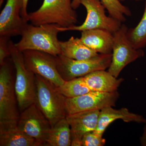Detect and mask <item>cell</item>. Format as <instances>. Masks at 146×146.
Here are the masks:
<instances>
[{
	"mask_svg": "<svg viewBox=\"0 0 146 146\" xmlns=\"http://www.w3.org/2000/svg\"><path fill=\"white\" fill-rule=\"evenodd\" d=\"M29 0H23V7L21 12V16L26 22H29V13H27V8Z\"/></svg>",
	"mask_w": 146,
	"mask_h": 146,
	"instance_id": "d4e9b609",
	"label": "cell"
},
{
	"mask_svg": "<svg viewBox=\"0 0 146 146\" xmlns=\"http://www.w3.org/2000/svg\"><path fill=\"white\" fill-rule=\"evenodd\" d=\"M128 39L133 48L140 49L146 46V0L141 21L135 27L128 29Z\"/></svg>",
	"mask_w": 146,
	"mask_h": 146,
	"instance_id": "44dd1931",
	"label": "cell"
},
{
	"mask_svg": "<svg viewBox=\"0 0 146 146\" xmlns=\"http://www.w3.org/2000/svg\"><path fill=\"white\" fill-rule=\"evenodd\" d=\"M32 25L40 26L56 24L68 28L75 25L78 14L72 6V0H44L40 8L29 13Z\"/></svg>",
	"mask_w": 146,
	"mask_h": 146,
	"instance_id": "7a4b0ae2",
	"label": "cell"
},
{
	"mask_svg": "<svg viewBox=\"0 0 146 146\" xmlns=\"http://www.w3.org/2000/svg\"><path fill=\"white\" fill-rule=\"evenodd\" d=\"M15 79L16 70L10 56L0 67V121L18 120L20 117Z\"/></svg>",
	"mask_w": 146,
	"mask_h": 146,
	"instance_id": "5b68a950",
	"label": "cell"
},
{
	"mask_svg": "<svg viewBox=\"0 0 146 146\" xmlns=\"http://www.w3.org/2000/svg\"><path fill=\"white\" fill-rule=\"evenodd\" d=\"M103 5L107 10L110 16L121 23L125 22V16L131 15L130 9L123 5L120 0H100Z\"/></svg>",
	"mask_w": 146,
	"mask_h": 146,
	"instance_id": "7402d4cb",
	"label": "cell"
},
{
	"mask_svg": "<svg viewBox=\"0 0 146 146\" xmlns=\"http://www.w3.org/2000/svg\"><path fill=\"white\" fill-rule=\"evenodd\" d=\"M60 54L74 60L89 59L100 54L86 46L80 38L73 36L65 42L60 41Z\"/></svg>",
	"mask_w": 146,
	"mask_h": 146,
	"instance_id": "ac0fdd59",
	"label": "cell"
},
{
	"mask_svg": "<svg viewBox=\"0 0 146 146\" xmlns=\"http://www.w3.org/2000/svg\"><path fill=\"white\" fill-rule=\"evenodd\" d=\"M83 77L86 84L92 91L104 93L117 91L124 80L123 78L115 77L105 70L92 72Z\"/></svg>",
	"mask_w": 146,
	"mask_h": 146,
	"instance_id": "e0dca14e",
	"label": "cell"
},
{
	"mask_svg": "<svg viewBox=\"0 0 146 146\" xmlns=\"http://www.w3.org/2000/svg\"><path fill=\"white\" fill-rule=\"evenodd\" d=\"M58 91L66 98H74L92 91L84 81L83 77L65 81L61 86H58Z\"/></svg>",
	"mask_w": 146,
	"mask_h": 146,
	"instance_id": "ffe728a7",
	"label": "cell"
},
{
	"mask_svg": "<svg viewBox=\"0 0 146 146\" xmlns=\"http://www.w3.org/2000/svg\"><path fill=\"white\" fill-rule=\"evenodd\" d=\"M119 97L117 91L111 93L91 91L80 96L66 98L67 115L91 110H101L108 106H115Z\"/></svg>",
	"mask_w": 146,
	"mask_h": 146,
	"instance_id": "8fae6325",
	"label": "cell"
},
{
	"mask_svg": "<svg viewBox=\"0 0 146 146\" xmlns=\"http://www.w3.org/2000/svg\"><path fill=\"white\" fill-rule=\"evenodd\" d=\"M4 1V0H0V7L1 6V5H2Z\"/></svg>",
	"mask_w": 146,
	"mask_h": 146,
	"instance_id": "83f0119b",
	"label": "cell"
},
{
	"mask_svg": "<svg viewBox=\"0 0 146 146\" xmlns=\"http://www.w3.org/2000/svg\"><path fill=\"white\" fill-rule=\"evenodd\" d=\"M106 139L95 131L87 132L82 138V146H103L106 144Z\"/></svg>",
	"mask_w": 146,
	"mask_h": 146,
	"instance_id": "603a6c76",
	"label": "cell"
},
{
	"mask_svg": "<svg viewBox=\"0 0 146 146\" xmlns=\"http://www.w3.org/2000/svg\"><path fill=\"white\" fill-rule=\"evenodd\" d=\"M11 57L16 70L15 89L18 107L21 112L36 103L35 74L28 70L24 62L23 55L11 40L9 42Z\"/></svg>",
	"mask_w": 146,
	"mask_h": 146,
	"instance_id": "277c9868",
	"label": "cell"
},
{
	"mask_svg": "<svg viewBox=\"0 0 146 146\" xmlns=\"http://www.w3.org/2000/svg\"><path fill=\"white\" fill-rule=\"evenodd\" d=\"M112 54H99L85 60L71 59L60 54L56 56L58 72L65 81L84 76L92 72L109 68Z\"/></svg>",
	"mask_w": 146,
	"mask_h": 146,
	"instance_id": "8992f818",
	"label": "cell"
},
{
	"mask_svg": "<svg viewBox=\"0 0 146 146\" xmlns=\"http://www.w3.org/2000/svg\"><path fill=\"white\" fill-rule=\"evenodd\" d=\"M144 124L143 132L140 138V143L142 146H146V122Z\"/></svg>",
	"mask_w": 146,
	"mask_h": 146,
	"instance_id": "484cf974",
	"label": "cell"
},
{
	"mask_svg": "<svg viewBox=\"0 0 146 146\" xmlns=\"http://www.w3.org/2000/svg\"><path fill=\"white\" fill-rule=\"evenodd\" d=\"M72 136L70 125L66 118L52 128L46 141V146H70Z\"/></svg>",
	"mask_w": 146,
	"mask_h": 146,
	"instance_id": "d6986e66",
	"label": "cell"
},
{
	"mask_svg": "<svg viewBox=\"0 0 146 146\" xmlns=\"http://www.w3.org/2000/svg\"><path fill=\"white\" fill-rule=\"evenodd\" d=\"M117 119L122 120L126 123L133 122L145 123L146 122V119L143 116L131 112L127 108L115 109L112 106H108L100 111L98 126L95 131L103 136L108 127Z\"/></svg>",
	"mask_w": 146,
	"mask_h": 146,
	"instance_id": "9a60e30c",
	"label": "cell"
},
{
	"mask_svg": "<svg viewBox=\"0 0 146 146\" xmlns=\"http://www.w3.org/2000/svg\"><path fill=\"white\" fill-rule=\"evenodd\" d=\"M128 29L125 25L122 24L113 33L112 60L108 71L116 78L126 66L145 55L142 49H136L131 44L127 38Z\"/></svg>",
	"mask_w": 146,
	"mask_h": 146,
	"instance_id": "52a82bcc",
	"label": "cell"
},
{
	"mask_svg": "<svg viewBox=\"0 0 146 146\" xmlns=\"http://www.w3.org/2000/svg\"><path fill=\"white\" fill-rule=\"evenodd\" d=\"M80 5L79 0H73L72 1V6L74 9L78 8Z\"/></svg>",
	"mask_w": 146,
	"mask_h": 146,
	"instance_id": "4316f807",
	"label": "cell"
},
{
	"mask_svg": "<svg viewBox=\"0 0 146 146\" xmlns=\"http://www.w3.org/2000/svg\"><path fill=\"white\" fill-rule=\"evenodd\" d=\"M80 39L87 47L100 54H112L113 33L101 29L82 31Z\"/></svg>",
	"mask_w": 146,
	"mask_h": 146,
	"instance_id": "2e32d148",
	"label": "cell"
},
{
	"mask_svg": "<svg viewBox=\"0 0 146 146\" xmlns=\"http://www.w3.org/2000/svg\"><path fill=\"white\" fill-rule=\"evenodd\" d=\"M61 32L63 27L56 24L35 26L27 24L21 40L15 46L21 52L34 50L57 56L61 54L58 35Z\"/></svg>",
	"mask_w": 146,
	"mask_h": 146,
	"instance_id": "6da1fadb",
	"label": "cell"
},
{
	"mask_svg": "<svg viewBox=\"0 0 146 146\" xmlns=\"http://www.w3.org/2000/svg\"><path fill=\"white\" fill-rule=\"evenodd\" d=\"M80 4L84 7L87 16L84 22L80 26H74L65 28L63 31H82L89 30L101 29L108 31L113 33L117 31L122 23L112 18L106 16V8L100 0H79Z\"/></svg>",
	"mask_w": 146,
	"mask_h": 146,
	"instance_id": "ba28073f",
	"label": "cell"
},
{
	"mask_svg": "<svg viewBox=\"0 0 146 146\" xmlns=\"http://www.w3.org/2000/svg\"><path fill=\"white\" fill-rule=\"evenodd\" d=\"M36 103L49 121L52 127L67 116L66 97L57 89V86L43 77L35 74Z\"/></svg>",
	"mask_w": 146,
	"mask_h": 146,
	"instance_id": "3957f363",
	"label": "cell"
},
{
	"mask_svg": "<svg viewBox=\"0 0 146 146\" xmlns=\"http://www.w3.org/2000/svg\"><path fill=\"white\" fill-rule=\"evenodd\" d=\"M0 146H42L19 128L18 120L0 121Z\"/></svg>",
	"mask_w": 146,
	"mask_h": 146,
	"instance_id": "4fadbf2b",
	"label": "cell"
},
{
	"mask_svg": "<svg viewBox=\"0 0 146 146\" xmlns=\"http://www.w3.org/2000/svg\"><path fill=\"white\" fill-rule=\"evenodd\" d=\"M120 1H125V0H120ZM135 1H142V0H135Z\"/></svg>",
	"mask_w": 146,
	"mask_h": 146,
	"instance_id": "f1b7e54d",
	"label": "cell"
},
{
	"mask_svg": "<svg viewBox=\"0 0 146 146\" xmlns=\"http://www.w3.org/2000/svg\"><path fill=\"white\" fill-rule=\"evenodd\" d=\"M22 52L25 65L29 70L43 77L57 87L65 83V80L58 70L56 56L34 50H27Z\"/></svg>",
	"mask_w": 146,
	"mask_h": 146,
	"instance_id": "30bf717a",
	"label": "cell"
},
{
	"mask_svg": "<svg viewBox=\"0 0 146 146\" xmlns=\"http://www.w3.org/2000/svg\"><path fill=\"white\" fill-rule=\"evenodd\" d=\"M18 124L26 134L39 142L42 146H46L52 127L35 103L21 112Z\"/></svg>",
	"mask_w": 146,
	"mask_h": 146,
	"instance_id": "9c48e42d",
	"label": "cell"
},
{
	"mask_svg": "<svg viewBox=\"0 0 146 146\" xmlns=\"http://www.w3.org/2000/svg\"><path fill=\"white\" fill-rule=\"evenodd\" d=\"M10 37L0 36V66L3 65L5 60L11 56L9 48Z\"/></svg>",
	"mask_w": 146,
	"mask_h": 146,
	"instance_id": "cb8c5ba5",
	"label": "cell"
},
{
	"mask_svg": "<svg viewBox=\"0 0 146 146\" xmlns=\"http://www.w3.org/2000/svg\"><path fill=\"white\" fill-rule=\"evenodd\" d=\"M100 111L89 110L67 115L66 119L70 127L72 138L82 139L85 133L96 130Z\"/></svg>",
	"mask_w": 146,
	"mask_h": 146,
	"instance_id": "5bb4252c",
	"label": "cell"
},
{
	"mask_svg": "<svg viewBox=\"0 0 146 146\" xmlns=\"http://www.w3.org/2000/svg\"><path fill=\"white\" fill-rule=\"evenodd\" d=\"M23 0H7L0 14V36L21 35L28 24L21 16Z\"/></svg>",
	"mask_w": 146,
	"mask_h": 146,
	"instance_id": "7c38bea8",
	"label": "cell"
}]
</instances>
